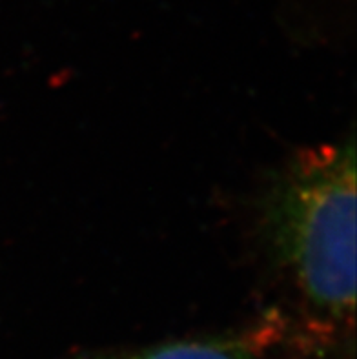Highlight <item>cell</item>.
Masks as SVG:
<instances>
[{"label": "cell", "mask_w": 357, "mask_h": 359, "mask_svg": "<svg viewBox=\"0 0 357 359\" xmlns=\"http://www.w3.org/2000/svg\"><path fill=\"white\" fill-rule=\"evenodd\" d=\"M356 144L304 150L262 203L270 254L304 305L335 325L356 310Z\"/></svg>", "instance_id": "obj_1"}, {"label": "cell", "mask_w": 357, "mask_h": 359, "mask_svg": "<svg viewBox=\"0 0 357 359\" xmlns=\"http://www.w3.org/2000/svg\"><path fill=\"white\" fill-rule=\"evenodd\" d=\"M86 359H253L241 346L219 341H175L144 351L93 355Z\"/></svg>", "instance_id": "obj_2"}]
</instances>
